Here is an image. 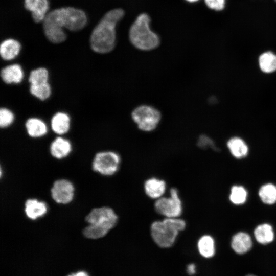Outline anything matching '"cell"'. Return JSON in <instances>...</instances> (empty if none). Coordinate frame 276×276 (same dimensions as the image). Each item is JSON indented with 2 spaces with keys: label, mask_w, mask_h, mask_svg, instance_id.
Listing matches in <instances>:
<instances>
[{
  "label": "cell",
  "mask_w": 276,
  "mask_h": 276,
  "mask_svg": "<svg viewBox=\"0 0 276 276\" xmlns=\"http://www.w3.org/2000/svg\"><path fill=\"white\" fill-rule=\"evenodd\" d=\"M26 128L28 135L32 137H40L47 133L48 128L45 123L36 118L28 119L26 122Z\"/></svg>",
  "instance_id": "19"
},
{
  "label": "cell",
  "mask_w": 276,
  "mask_h": 276,
  "mask_svg": "<svg viewBox=\"0 0 276 276\" xmlns=\"http://www.w3.org/2000/svg\"><path fill=\"white\" fill-rule=\"evenodd\" d=\"M197 247L200 254L203 257H212L215 252L214 239L209 235H204L200 237L197 243Z\"/></svg>",
  "instance_id": "22"
},
{
  "label": "cell",
  "mask_w": 276,
  "mask_h": 276,
  "mask_svg": "<svg viewBox=\"0 0 276 276\" xmlns=\"http://www.w3.org/2000/svg\"><path fill=\"white\" fill-rule=\"evenodd\" d=\"M71 119L66 113L58 112L51 119V125L52 130L56 134L62 135L70 130Z\"/></svg>",
  "instance_id": "17"
},
{
  "label": "cell",
  "mask_w": 276,
  "mask_h": 276,
  "mask_svg": "<svg viewBox=\"0 0 276 276\" xmlns=\"http://www.w3.org/2000/svg\"><path fill=\"white\" fill-rule=\"evenodd\" d=\"M186 223L179 218H165L153 222L150 227L151 237L155 243L162 248L172 246L180 232L184 230Z\"/></svg>",
  "instance_id": "4"
},
{
  "label": "cell",
  "mask_w": 276,
  "mask_h": 276,
  "mask_svg": "<svg viewBox=\"0 0 276 276\" xmlns=\"http://www.w3.org/2000/svg\"><path fill=\"white\" fill-rule=\"evenodd\" d=\"M68 276H88V274L84 271H79L76 273L69 275Z\"/></svg>",
  "instance_id": "32"
},
{
  "label": "cell",
  "mask_w": 276,
  "mask_h": 276,
  "mask_svg": "<svg viewBox=\"0 0 276 276\" xmlns=\"http://www.w3.org/2000/svg\"><path fill=\"white\" fill-rule=\"evenodd\" d=\"M48 211V206L45 202L37 199L30 198L25 203V212L27 217L35 220L45 215Z\"/></svg>",
  "instance_id": "12"
},
{
  "label": "cell",
  "mask_w": 276,
  "mask_h": 276,
  "mask_svg": "<svg viewBox=\"0 0 276 276\" xmlns=\"http://www.w3.org/2000/svg\"><path fill=\"white\" fill-rule=\"evenodd\" d=\"M42 24L44 35L50 41L59 43L65 40L66 35L63 30V28H65L63 8L47 13Z\"/></svg>",
  "instance_id": "5"
},
{
  "label": "cell",
  "mask_w": 276,
  "mask_h": 276,
  "mask_svg": "<svg viewBox=\"0 0 276 276\" xmlns=\"http://www.w3.org/2000/svg\"><path fill=\"white\" fill-rule=\"evenodd\" d=\"M14 120L13 112L6 108H2L0 110V126L2 128L9 126Z\"/></svg>",
  "instance_id": "28"
},
{
  "label": "cell",
  "mask_w": 276,
  "mask_h": 276,
  "mask_svg": "<svg viewBox=\"0 0 276 276\" xmlns=\"http://www.w3.org/2000/svg\"><path fill=\"white\" fill-rule=\"evenodd\" d=\"M63 10L66 29L78 31L85 26L87 17L83 10L71 7H63Z\"/></svg>",
  "instance_id": "10"
},
{
  "label": "cell",
  "mask_w": 276,
  "mask_h": 276,
  "mask_svg": "<svg viewBox=\"0 0 276 276\" xmlns=\"http://www.w3.org/2000/svg\"><path fill=\"white\" fill-rule=\"evenodd\" d=\"M259 64L261 71L266 73L276 71V55L271 52L262 54L259 58Z\"/></svg>",
  "instance_id": "23"
},
{
  "label": "cell",
  "mask_w": 276,
  "mask_h": 276,
  "mask_svg": "<svg viewBox=\"0 0 276 276\" xmlns=\"http://www.w3.org/2000/svg\"><path fill=\"white\" fill-rule=\"evenodd\" d=\"M21 49L20 43L13 39L4 40L0 45V54L5 60H11L19 54Z\"/></svg>",
  "instance_id": "18"
},
{
  "label": "cell",
  "mask_w": 276,
  "mask_h": 276,
  "mask_svg": "<svg viewBox=\"0 0 276 276\" xmlns=\"http://www.w3.org/2000/svg\"><path fill=\"white\" fill-rule=\"evenodd\" d=\"M144 188L145 193L149 197L157 199L165 193L166 183L163 180L152 177L146 180Z\"/></svg>",
  "instance_id": "13"
},
{
  "label": "cell",
  "mask_w": 276,
  "mask_h": 276,
  "mask_svg": "<svg viewBox=\"0 0 276 276\" xmlns=\"http://www.w3.org/2000/svg\"><path fill=\"white\" fill-rule=\"evenodd\" d=\"M197 145L202 149H206L210 147L215 151H218V149L215 146L213 140L205 135H201L199 136Z\"/></svg>",
  "instance_id": "29"
},
{
  "label": "cell",
  "mask_w": 276,
  "mask_h": 276,
  "mask_svg": "<svg viewBox=\"0 0 276 276\" xmlns=\"http://www.w3.org/2000/svg\"><path fill=\"white\" fill-rule=\"evenodd\" d=\"M49 72L44 67L32 70L30 74L29 82L30 84H38L48 82Z\"/></svg>",
  "instance_id": "26"
},
{
  "label": "cell",
  "mask_w": 276,
  "mask_h": 276,
  "mask_svg": "<svg viewBox=\"0 0 276 276\" xmlns=\"http://www.w3.org/2000/svg\"><path fill=\"white\" fill-rule=\"evenodd\" d=\"M121 157L119 154L112 151L98 152L92 162L93 170L104 176L114 174L119 170Z\"/></svg>",
  "instance_id": "7"
},
{
  "label": "cell",
  "mask_w": 276,
  "mask_h": 276,
  "mask_svg": "<svg viewBox=\"0 0 276 276\" xmlns=\"http://www.w3.org/2000/svg\"><path fill=\"white\" fill-rule=\"evenodd\" d=\"M85 220L88 225L83 231L84 236L97 239L104 237L115 226L118 216L112 208L102 206L92 209L86 215Z\"/></svg>",
  "instance_id": "2"
},
{
  "label": "cell",
  "mask_w": 276,
  "mask_h": 276,
  "mask_svg": "<svg viewBox=\"0 0 276 276\" xmlns=\"http://www.w3.org/2000/svg\"><path fill=\"white\" fill-rule=\"evenodd\" d=\"M247 197V192L242 186H234L231 189L230 200L235 204L244 203Z\"/></svg>",
  "instance_id": "27"
},
{
  "label": "cell",
  "mask_w": 276,
  "mask_h": 276,
  "mask_svg": "<svg viewBox=\"0 0 276 276\" xmlns=\"http://www.w3.org/2000/svg\"><path fill=\"white\" fill-rule=\"evenodd\" d=\"M246 276H256V275H254V274H247V275Z\"/></svg>",
  "instance_id": "34"
},
{
  "label": "cell",
  "mask_w": 276,
  "mask_h": 276,
  "mask_svg": "<svg viewBox=\"0 0 276 276\" xmlns=\"http://www.w3.org/2000/svg\"><path fill=\"white\" fill-rule=\"evenodd\" d=\"M74 190V185L70 180L58 179L54 182L51 188V197L56 202L66 204L73 200Z\"/></svg>",
  "instance_id": "9"
},
{
  "label": "cell",
  "mask_w": 276,
  "mask_h": 276,
  "mask_svg": "<svg viewBox=\"0 0 276 276\" xmlns=\"http://www.w3.org/2000/svg\"><path fill=\"white\" fill-rule=\"evenodd\" d=\"M72 151L70 142L62 137H56L51 144L50 153L57 159H62L68 156Z\"/></svg>",
  "instance_id": "15"
},
{
  "label": "cell",
  "mask_w": 276,
  "mask_h": 276,
  "mask_svg": "<svg viewBox=\"0 0 276 276\" xmlns=\"http://www.w3.org/2000/svg\"><path fill=\"white\" fill-rule=\"evenodd\" d=\"M30 93L41 100L49 98L51 94V88L49 82L38 84H30Z\"/></svg>",
  "instance_id": "25"
},
{
  "label": "cell",
  "mask_w": 276,
  "mask_h": 276,
  "mask_svg": "<svg viewBox=\"0 0 276 276\" xmlns=\"http://www.w3.org/2000/svg\"><path fill=\"white\" fill-rule=\"evenodd\" d=\"M227 145L232 154L237 158L244 157L248 153V147L241 138L234 137L230 139Z\"/></svg>",
  "instance_id": "21"
},
{
  "label": "cell",
  "mask_w": 276,
  "mask_h": 276,
  "mask_svg": "<svg viewBox=\"0 0 276 276\" xmlns=\"http://www.w3.org/2000/svg\"><path fill=\"white\" fill-rule=\"evenodd\" d=\"M125 15V11L122 8L112 9L104 14L90 35V47L94 52L105 54L114 49L116 43V26Z\"/></svg>",
  "instance_id": "1"
},
{
  "label": "cell",
  "mask_w": 276,
  "mask_h": 276,
  "mask_svg": "<svg viewBox=\"0 0 276 276\" xmlns=\"http://www.w3.org/2000/svg\"><path fill=\"white\" fill-rule=\"evenodd\" d=\"M151 21L148 14L142 13L137 16L129 28V41L139 50L151 51L160 44L159 36L150 28Z\"/></svg>",
  "instance_id": "3"
},
{
  "label": "cell",
  "mask_w": 276,
  "mask_h": 276,
  "mask_svg": "<svg viewBox=\"0 0 276 276\" xmlns=\"http://www.w3.org/2000/svg\"><path fill=\"white\" fill-rule=\"evenodd\" d=\"M252 245L250 236L244 232H239L232 238L231 247L238 254H244L250 250Z\"/></svg>",
  "instance_id": "16"
},
{
  "label": "cell",
  "mask_w": 276,
  "mask_h": 276,
  "mask_svg": "<svg viewBox=\"0 0 276 276\" xmlns=\"http://www.w3.org/2000/svg\"><path fill=\"white\" fill-rule=\"evenodd\" d=\"M204 2L206 6L211 9L220 11L224 8L225 0H204Z\"/></svg>",
  "instance_id": "30"
},
{
  "label": "cell",
  "mask_w": 276,
  "mask_h": 276,
  "mask_svg": "<svg viewBox=\"0 0 276 276\" xmlns=\"http://www.w3.org/2000/svg\"><path fill=\"white\" fill-rule=\"evenodd\" d=\"M1 76L3 81L7 84H17L22 80L24 72L19 64H13L2 68Z\"/></svg>",
  "instance_id": "14"
},
{
  "label": "cell",
  "mask_w": 276,
  "mask_h": 276,
  "mask_svg": "<svg viewBox=\"0 0 276 276\" xmlns=\"http://www.w3.org/2000/svg\"><path fill=\"white\" fill-rule=\"evenodd\" d=\"M186 1L190 3H194V2L198 1V0H186Z\"/></svg>",
  "instance_id": "33"
},
{
  "label": "cell",
  "mask_w": 276,
  "mask_h": 276,
  "mask_svg": "<svg viewBox=\"0 0 276 276\" xmlns=\"http://www.w3.org/2000/svg\"><path fill=\"white\" fill-rule=\"evenodd\" d=\"M259 195L264 203H274L276 202V186L272 183L262 186L259 191Z\"/></svg>",
  "instance_id": "24"
},
{
  "label": "cell",
  "mask_w": 276,
  "mask_h": 276,
  "mask_svg": "<svg viewBox=\"0 0 276 276\" xmlns=\"http://www.w3.org/2000/svg\"><path fill=\"white\" fill-rule=\"evenodd\" d=\"M24 7L31 12L32 17L35 23L42 22L49 9L48 0H25Z\"/></svg>",
  "instance_id": "11"
},
{
  "label": "cell",
  "mask_w": 276,
  "mask_h": 276,
  "mask_svg": "<svg viewBox=\"0 0 276 276\" xmlns=\"http://www.w3.org/2000/svg\"><path fill=\"white\" fill-rule=\"evenodd\" d=\"M254 235L257 242L262 244L271 243L274 237L272 226L266 223L258 225L254 231Z\"/></svg>",
  "instance_id": "20"
},
{
  "label": "cell",
  "mask_w": 276,
  "mask_h": 276,
  "mask_svg": "<svg viewBox=\"0 0 276 276\" xmlns=\"http://www.w3.org/2000/svg\"><path fill=\"white\" fill-rule=\"evenodd\" d=\"M188 272L190 274H194L195 272V266L194 264H190L188 266Z\"/></svg>",
  "instance_id": "31"
},
{
  "label": "cell",
  "mask_w": 276,
  "mask_h": 276,
  "mask_svg": "<svg viewBox=\"0 0 276 276\" xmlns=\"http://www.w3.org/2000/svg\"><path fill=\"white\" fill-rule=\"evenodd\" d=\"M276 2V0H274Z\"/></svg>",
  "instance_id": "35"
},
{
  "label": "cell",
  "mask_w": 276,
  "mask_h": 276,
  "mask_svg": "<svg viewBox=\"0 0 276 276\" xmlns=\"http://www.w3.org/2000/svg\"><path fill=\"white\" fill-rule=\"evenodd\" d=\"M156 212L165 218H178L182 212V204L176 188L170 190V196L161 197L154 203Z\"/></svg>",
  "instance_id": "8"
},
{
  "label": "cell",
  "mask_w": 276,
  "mask_h": 276,
  "mask_svg": "<svg viewBox=\"0 0 276 276\" xmlns=\"http://www.w3.org/2000/svg\"><path fill=\"white\" fill-rule=\"evenodd\" d=\"M131 117L141 130L149 132L157 127L161 119V114L155 107L143 105L133 110Z\"/></svg>",
  "instance_id": "6"
}]
</instances>
